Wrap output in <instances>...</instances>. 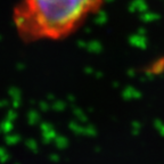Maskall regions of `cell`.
I'll return each mask as SVG.
<instances>
[{
    "instance_id": "obj_1",
    "label": "cell",
    "mask_w": 164,
    "mask_h": 164,
    "mask_svg": "<svg viewBox=\"0 0 164 164\" xmlns=\"http://www.w3.org/2000/svg\"><path fill=\"white\" fill-rule=\"evenodd\" d=\"M104 0H20L13 11L17 34L25 42L65 39L100 9Z\"/></svg>"
}]
</instances>
